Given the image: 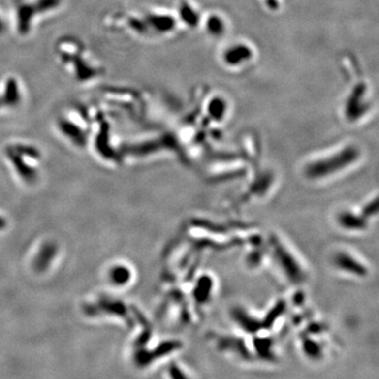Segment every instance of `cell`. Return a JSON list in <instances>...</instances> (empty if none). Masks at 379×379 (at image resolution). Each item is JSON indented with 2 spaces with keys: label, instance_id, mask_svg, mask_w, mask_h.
Wrapping results in <instances>:
<instances>
[{
  "label": "cell",
  "instance_id": "obj_3",
  "mask_svg": "<svg viewBox=\"0 0 379 379\" xmlns=\"http://www.w3.org/2000/svg\"><path fill=\"white\" fill-rule=\"evenodd\" d=\"M253 56V52L246 44H234L226 49L223 55V60L229 65H240L246 63Z\"/></svg>",
  "mask_w": 379,
  "mask_h": 379
},
{
  "label": "cell",
  "instance_id": "obj_4",
  "mask_svg": "<svg viewBox=\"0 0 379 379\" xmlns=\"http://www.w3.org/2000/svg\"><path fill=\"white\" fill-rule=\"evenodd\" d=\"M207 29L211 35L221 36L225 30V25L221 16H210L207 21Z\"/></svg>",
  "mask_w": 379,
  "mask_h": 379
},
{
  "label": "cell",
  "instance_id": "obj_5",
  "mask_svg": "<svg viewBox=\"0 0 379 379\" xmlns=\"http://www.w3.org/2000/svg\"><path fill=\"white\" fill-rule=\"evenodd\" d=\"M225 103L221 98L216 100H213V102L210 103V113L211 115L215 117L217 120H221L225 113Z\"/></svg>",
  "mask_w": 379,
  "mask_h": 379
},
{
  "label": "cell",
  "instance_id": "obj_2",
  "mask_svg": "<svg viewBox=\"0 0 379 379\" xmlns=\"http://www.w3.org/2000/svg\"><path fill=\"white\" fill-rule=\"evenodd\" d=\"M334 264L336 268L341 269L340 271L347 272L352 275L355 274L363 276L367 273L366 268L359 262V260L350 254H347V252H339V254H336L334 257Z\"/></svg>",
  "mask_w": 379,
  "mask_h": 379
},
{
  "label": "cell",
  "instance_id": "obj_6",
  "mask_svg": "<svg viewBox=\"0 0 379 379\" xmlns=\"http://www.w3.org/2000/svg\"><path fill=\"white\" fill-rule=\"evenodd\" d=\"M265 2H267L270 9H273V7H278L279 0H265Z\"/></svg>",
  "mask_w": 379,
  "mask_h": 379
},
{
  "label": "cell",
  "instance_id": "obj_1",
  "mask_svg": "<svg viewBox=\"0 0 379 379\" xmlns=\"http://www.w3.org/2000/svg\"><path fill=\"white\" fill-rule=\"evenodd\" d=\"M356 158H357V150L346 148L340 150L338 153L311 161L306 165L305 174L310 180L325 179L333 174L344 171L346 166L355 161Z\"/></svg>",
  "mask_w": 379,
  "mask_h": 379
}]
</instances>
